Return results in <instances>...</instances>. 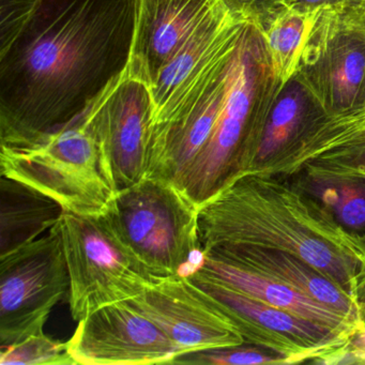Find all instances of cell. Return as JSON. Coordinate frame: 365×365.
Wrapping results in <instances>:
<instances>
[{"label":"cell","instance_id":"cell-1","mask_svg":"<svg viewBox=\"0 0 365 365\" xmlns=\"http://www.w3.org/2000/svg\"><path fill=\"white\" fill-rule=\"evenodd\" d=\"M140 0H36L0 37V146L83 123L127 74Z\"/></svg>","mask_w":365,"mask_h":365},{"label":"cell","instance_id":"cell-2","mask_svg":"<svg viewBox=\"0 0 365 365\" xmlns=\"http://www.w3.org/2000/svg\"><path fill=\"white\" fill-rule=\"evenodd\" d=\"M268 194L262 176L245 173L230 180L198 208V232L202 253L215 245H245L292 254L347 289L354 279L356 264L328 237L300 219L296 202H284Z\"/></svg>","mask_w":365,"mask_h":365},{"label":"cell","instance_id":"cell-3","mask_svg":"<svg viewBox=\"0 0 365 365\" xmlns=\"http://www.w3.org/2000/svg\"><path fill=\"white\" fill-rule=\"evenodd\" d=\"M283 86L273 71L262 29L249 23L215 129L180 187L198 208L238 176L255 150Z\"/></svg>","mask_w":365,"mask_h":365},{"label":"cell","instance_id":"cell-4","mask_svg":"<svg viewBox=\"0 0 365 365\" xmlns=\"http://www.w3.org/2000/svg\"><path fill=\"white\" fill-rule=\"evenodd\" d=\"M100 217L157 281L192 274L204 256L198 207L163 179L147 176L117 192Z\"/></svg>","mask_w":365,"mask_h":365},{"label":"cell","instance_id":"cell-5","mask_svg":"<svg viewBox=\"0 0 365 365\" xmlns=\"http://www.w3.org/2000/svg\"><path fill=\"white\" fill-rule=\"evenodd\" d=\"M0 172L52 198L63 212L82 217L101 215L115 195L83 123L27 146H1Z\"/></svg>","mask_w":365,"mask_h":365},{"label":"cell","instance_id":"cell-6","mask_svg":"<svg viewBox=\"0 0 365 365\" xmlns=\"http://www.w3.org/2000/svg\"><path fill=\"white\" fill-rule=\"evenodd\" d=\"M56 227L67 262L70 312L76 322L106 305L132 300L158 282L100 215L63 212Z\"/></svg>","mask_w":365,"mask_h":365},{"label":"cell","instance_id":"cell-7","mask_svg":"<svg viewBox=\"0 0 365 365\" xmlns=\"http://www.w3.org/2000/svg\"><path fill=\"white\" fill-rule=\"evenodd\" d=\"M69 288L56 224L46 236L0 256V345L42 332Z\"/></svg>","mask_w":365,"mask_h":365},{"label":"cell","instance_id":"cell-8","mask_svg":"<svg viewBox=\"0 0 365 365\" xmlns=\"http://www.w3.org/2000/svg\"><path fill=\"white\" fill-rule=\"evenodd\" d=\"M296 73L328 116L365 103V29L341 7H324L303 46Z\"/></svg>","mask_w":365,"mask_h":365},{"label":"cell","instance_id":"cell-9","mask_svg":"<svg viewBox=\"0 0 365 365\" xmlns=\"http://www.w3.org/2000/svg\"><path fill=\"white\" fill-rule=\"evenodd\" d=\"M155 110L150 87L125 74L83 121L97 143L102 170L115 193L148 174Z\"/></svg>","mask_w":365,"mask_h":365},{"label":"cell","instance_id":"cell-10","mask_svg":"<svg viewBox=\"0 0 365 365\" xmlns=\"http://www.w3.org/2000/svg\"><path fill=\"white\" fill-rule=\"evenodd\" d=\"M68 348L76 365L172 364L179 348L128 302L106 305L78 322Z\"/></svg>","mask_w":365,"mask_h":365},{"label":"cell","instance_id":"cell-11","mask_svg":"<svg viewBox=\"0 0 365 365\" xmlns=\"http://www.w3.org/2000/svg\"><path fill=\"white\" fill-rule=\"evenodd\" d=\"M125 302L157 324L181 354L245 341L232 320L187 275L160 279Z\"/></svg>","mask_w":365,"mask_h":365},{"label":"cell","instance_id":"cell-12","mask_svg":"<svg viewBox=\"0 0 365 365\" xmlns=\"http://www.w3.org/2000/svg\"><path fill=\"white\" fill-rule=\"evenodd\" d=\"M221 0H140L128 76L150 89Z\"/></svg>","mask_w":365,"mask_h":365},{"label":"cell","instance_id":"cell-13","mask_svg":"<svg viewBox=\"0 0 365 365\" xmlns=\"http://www.w3.org/2000/svg\"><path fill=\"white\" fill-rule=\"evenodd\" d=\"M187 277L232 320L243 339L258 341L260 333L271 331L288 337L319 356L324 350L343 346L351 337L330 327L267 304L219 282L198 274Z\"/></svg>","mask_w":365,"mask_h":365},{"label":"cell","instance_id":"cell-14","mask_svg":"<svg viewBox=\"0 0 365 365\" xmlns=\"http://www.w3.org/2000/svg\"><path fill=\"white\" fill-rule=\"evenodd\" d=\"M192 274L219 282L267 304L330 327L349 336L362 329L359 328L360 322L358 320L302 294L283 282L206 254Z\"/></svg>","mask_w":365,"mask_h":365},{"label":"cell","instance_id":"cell-15","mask_svg":"<svg viewBox=\"0 0 365 365\" xmlns=\"http://www.w3.org/2000/svg\"><path fill=\"white\" fill-rule=\"evenodd\" d=\"M204 254L283 282L302 294L360 322V312L351 294L292 254L245 245H215Z\"/></svg>","mask_w":365,"mask_h":365},{"label":"cell","instance_id":"cell-16","mask_svg":"<svg viewBox=\"0 0 365 365\" xmlns=\"http://www.w3.org/2000/svg\"><path fill=\"white\" fill-rule=\"evenodd\" d=\"M326 116L315 93L298 73L294 74L277 96L257 146L239 175L254 172L294 146Z\"/></svg>","mask_w":365,"mask_h":365},{"label":"cell","instance_id":"cell-17","mask_svg":"<svg viewBox=\"0 0 365 365\" xmlns=\"http://www.w3.org/2000/svg\"><path fill=\"white\" fill-rule=\"evenodd\" d=\"M0 196V256L37 240L63 213L52 198L5 176H1Z\"/></svg>","mask_w":365,"mask_h":365},{"label":"cell","instance_id":"cell-18","mask_svg":"<svg viewBox=\"0 0 365 365\" xmlns=\"http://www.w3.org/2000/svg\"><path fill=\"white\" fill-rule=\"evenodd\" d=\"M324 8L302 9L284 4L260 29L273 71L284 85L296 74L303 46Z\"/></svg>","mask_w":365,"mask_h":365},{"label":"cell","instance_id":"cell-19","mask_svg":"<svg viewBox=\"0 0 365 365\" xmlns=\"http://www.w3.org/2000/svg\"><path fill=\"white\" fill-rule=\"evenodd\" d=\"M1 365H76L67 341L51 339L42 332L9 345H0Z\"/></svg>","mask_w":365,"mask_h":365},{"label":"cell","instance_id":"cell-20","mask_svg":"<svg viewBox=\"0 0 365 365\" xmlns=\"http://www.w3.org/2000/svg\"><path fill=\"white\" fill-rule=\"evenodd\" d=\"M285 360L241 345L211 348L179 354L172 364L259 365L283 364Z\"/></svg>","mask_w":365,"mask_h":365},{"label":"cell","instance_id":"cell-21","mask_svg":"<svg viewBox=\"0 0 365 365\" xmlns=\"http://www.w3.org/2000/svg\"><path fill=\"white\" fill-rule=\"evenodd\" d=\"M324 200L332 205L346 225L352 227L365 225L364 192L352 185H345L339 190H327Z\"/></svg>","mask_w":365,"mask_h":365},{"label":"cell","instance_id":"cell-22","mask_svg":"<svg viewBox=\"0 0 365 365\" xmlns=\"http://www.w3.org/2000/svg\"><path fill=\"white\" fill-rule=\"evenodd\" d=\"M232 7L245 14L260 29L283 7V0H226Z\"/></svg>","mask_w":365,"mask_h":365},{"label":"cell","instance_id":"cell-23","mask_svg":"<svg viewBox=\"0 0 365 365\" xmlns=\"http://www.w3.org/2000/svg\"><path fill=\"white\" fill-rule=\"evenodd\" d=\"M337 363H364L365 364V328L360 329L348 339L347 348L339 354Z\"/></svg>","mask_w":365,"mask_h":365},{"label":"cell","instance_id":"cell-24","mask_svg":"<svg viewBox=\"0 0 365 365\" xmlns=\"http://www.w3.org/2000/svg\"><path fill=\"white\" fill-rule=\"evenodd\" d=\"M283 3L302 9H316L320 7H341L345 0H283Z\"/></svg>","mask_w":365,"mask_h":365},{"label":"cell","instance_id":"cell-25","mask_svg":"<svg viewBox=\"0 0 365 365\" xmlns=\"http://www.w3.org/2000/svg\"><path fill=\"white\" fill-rule=\"evenodd\" d=\"M341 8L347 11H358V10L365 9V0H345Z\"/></svg>","mask_w":365,"mask_h":365},{"label":"cell","instance_id":"cell-26","mask_svg":"<svg viewBox=\"0 0 365 365\" xmlns=\"http://www.w3.org/2000/svg\"><path fill=\"white\" fill-rule=\"evenodd\" d=\"M361 119H362V123L365 129V104L362 106V108H361Z\"/></svg>","mask_w":365,"mask_h":365}]
</instances>
